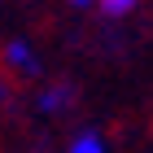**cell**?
Instances as JSON below:
<instances>
[{
    "instance_id": "6da1fadb",
    "label": "cell",
    "mask_w": 153,
    "mask_h": 153,
    "mask_svg": "<svg viewBox=\"0 0 153 153\" xmlns=\"http://www.w3.org/2000/svg\"><path fill=\"white\" fill-rule=\"evenodd\" d=\"M4 61H9L13 70H22V74H35V53H31L22 39H13V44L4 48Z\"/></svg>"
},
{
    "instance_id": "7a4b0ae2",
    "label": "cell",
    "mask_w": 153,
    "mask_h": 153,
    "mask_svg": "<svg viewBox=\"0 0 153 153\" xmlns=\"http://www.w3.org/2000/svg\"><path fill=\"white\" fill-rule=\"evenodd\" d=\"M131 9H136V0H101V13L105 18H127Z\"/></svg>"
},
{
    "instance_id": "3957f363",
    "label": "cell",
    "mask_w": 153,
    "mask_h": 153,
    "mask_svg": "<svg viewBox=\"0 0 153 153\" xmlns=\"http://www.w3.org/2000/svg\"><path fill=\"white\" fill-rule=\"evenodd\" d=\"M70 153H105V144H101V136H79L70 144Z\"/></svg>"
},
{
    "instance_id": "277c9868",
    "label": "cell",
    "mask_w": 153,
    "mask_h": 153,
    "mask_svg": "<svg viewBox=\"0 0 153 153\" xmlns=\"http://www.w3.org/2000/svg\"><path fill=\"white\" fill-rule=\"evenodd\" d=\"M61 105H66V92H61V88H48L44 101H39V109H44V114H53V109H61Z\"/></svg>"
},
{
    "instance_id": "5b68a950",
    "label": "cell",
    "mask_w": 153,
    "mask_h": 153,
    "mask_svg": "<svg viewBox=\"0 0 153 153\" xmlns=\"http://www.w3.org/2000/svg\"><path fill=\"white\" fill-rule=\"evenodd\" d=\"M70 4H74V9H88V4H92V0H70Z\"/></svg>"
}]
</instances>
